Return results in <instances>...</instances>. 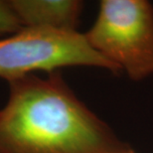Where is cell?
I'll list each match as a JSON object with an SVG mask.
<instances>
[{
    "mask_svg": "<svg viewBox=\"0 0 153 153\" xmlns=\"http://www.w3.org/2000/svg\"><path fill=\"white\" fill-rule=\"evenodd\" d=\"M68 67H93L112 73L118 68L76 31L21 28L0 38V78L10 82L36 72L56 73Z\"/></svg>",
    "mask_w": 153,
    "mask_h": 153,
    "instance_id": "obj_3",
    "label": "cell"
},
{
    "mask_svg": "<svg viewBox=\"0 0 153 153\" xmlns=\"http://www.w3.org/2000/svg\"><path fill=\"white\" fill-rule=\"evenodd\" d=\"M0 108V153H120L108 125L74 94L58 72L8 82Z\"/></svg>",
    "mask_w": 153,
    "mask_h": 153,
    "instance_id": "obj_1",
    "label": "cell"
},
{
    "mask_svg": "<svg viewBox=\"0 0 153 153\" xmlns=\"http://www.w3.org/2000/svg\"><path fill=\"white\" fill-rule=\"evenodd\" d=\"M21 28L76 31L84 3L78 0H8Z\"/></svg>",
    "mask_w": 153,
    "mask_h": 153,
    "instance_id": "obj_4",
    "label": "cell"
},
{
    "mask_svg": "<svg viewBox=\"0 0 153 153\" xmlns=\"http://www.w3.org/2000/svg\"><path fill=\"white\" fill-rule=\"evenodd\" d=\"M120 153H134V152H133L132 150H130L129 148H128L127 150H125V151H123V152H120Z\"/></svg>",
    "mask_w": 153,
    "mask_h": 153,
    "instance_id": "obj_6",
    "label": "cell"
},
{
    "mask_svg": "<svg viewBox=\"0 0 153 153\" xmlns=\"http://www.w3.org/2000/svg\"><path fill=\"white\" fill-rule=\"evenodd\" d=\"M85 36L130 79L153 75V6L146 0H103Z\"/></svg>",
    "mask_w": 153,
    "mask_h": 153,
    "instance_id": "obj_2",
    "label": "cell"
},
{
    "mask_svg": "<svg viewBox=\"0 0 153 153\" xmlns=\"http://www.w3.org/2000/svg\"><path fill=\"white\" fill-rule=\"evenodd\" d=\"M21 29L8 0H0V36L14 34Z\"/></svg>",
    "mask_w": 153,
    "mask_h": 153,
    "instance_id": "obj_5",
    "label": "cell"
}]
</instances>
